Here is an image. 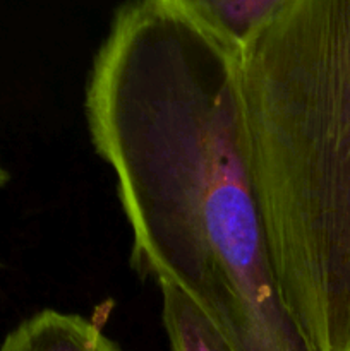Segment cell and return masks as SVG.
I'll return each mask as SVG.
<instances>
[{
	"label": "cell",
	"instance_id": "cell-1",
	"mask_svg": "<svg viewBox=\"0 0 350 351\" xmlns=\"http://www.w3.org/2000/svg\"><path fill=\"white\" fill-rule=\"evenodd\" d=\"M84 113L137 273L184 293L232 351H314L278 287L239 55L154 0H129L95 55Z\"/></svg>",
	"mask_w": 350,
	"mask_h": 351
},
{
	"label": "cell",
	"instance_id": "cell-5",
	"mask_svg": "<svg viewBox=\"0 0 350 351\" xmlns=\"http://www.w3.org/2000/svg\"><path fill=\"white\" fill-rule=\"evenodd\" d=\"M161 319L172 351H232L222 332L184 293L160 285Z\"/></svg>",
	"mask_w": 350,
	"mask_h": 351
},
{
	"label": "cell",
	"instance_id": "cell-3",
	"mask_svg": "<svg viewBox=\"0 0 350 351\" xmlns=\"http://www.w3.org/2000/svg\"><path fill=\"white\" fill-rule=\"evenodd\" d=\"M240 55L292 0H154Z\"/></svg>",
	"mask_w": 350,
	"mask_h": 351
},
{
	"label": "cell",
	"instance_id": "cell-4",
	"mask_svg": "<svg viewBox=\"0 0 350 351\" xmlns=\"http://www.w3.org/2000/svg\"><path fill=\"white\" fill-rule=\"evenodd\" d=\"M0 351H122L89 319L47 308L7 335Z\"/></svg>",
	"mask_w": 350,
	"mask_h": 351
},
{
	"label": "cell",
	"instance_id": "cell-2",
	"mask_svg": "<svg viewBox=\"0 0 350 351\" xmlns=\"http://www.w3.org/2000/svg\"><path fill=\"white\" fill-rule=\"evenodd\" d=\"M281 298L314 351H350V0H292L239 55Z\"/></svg>",
	"mask_w": 350,
	"mask_h": 351
},
{
	"label": "cell",
	"instance_id": "cell-6",
	"mask_svg": "<svg viewBox=\"0 0 350 351\" xmlns=\"http://www.w3.org/2000/svg\"><path fill=\"white\" fill-rule=\"evenodd\" d=\"M7 180H9V171L3 168L2 161H0V187H3L7 184Z\"/></svg>",
	"mask_w": 350,
	"mask_h": 351
}]
</instances>
